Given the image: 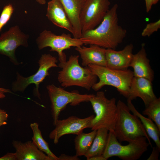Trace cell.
<instances>
[{
	"instance_id": "obj_1",
	"label": "cell",
	"mask_w": 160,
	"mask_h": 160,
	"mask_svg": "<svg viewBox=\"0 0 160 160\" xmlns=\"http://www.w3.org/2000/svg\"><path fill=\"white\" fill-rule=\"evenodd\" d=\"M118 8L117 4H115L98 26L82 33L80 39L84 44L115 49L123 42L127 31L119 24Z\"/></svg>"
},
{
	"instance_id": "obj_2",
	"label": "cell",
	"mask_w": 160,
	"mask_h": 160,
	"mask_svg": "<svg viewBox=\"0 0 160 160\" xmlns=\"http://www.w3.org/2000/svg\"><path fill=\"white\" fill-rule=\"evenodd\" d=\"M78 55H71L66 61L60 63L57 79L62 87L76 86L89 90L97 82V77L88 66L82 67L79 62Z\"/></svg>"
},
{
	"instance_id": "obj_3",
	"label": "cell",
	"mask_w": 160,
	"mask_h": 160,
	"mask_svg": "<svg viewBox=\"0 0 160 160\" xmlns=\"http://www.w3.org/2000/svg\"><path fill=\"white\" fill-rule=\"evenodd\" d=\"M116 105L117 114L113 132L119 141L129 142L144 136L152 146L150 138L139 119L130 113L127 105L122 101L119 100Z\"/></svg>"
},
{
	"instance_id": "obj_4",
	"label": "cell",
	"mask_w": 160,
	"mask_h": 160,
	"mask_svg": "<svg viewBox=\"0 0 160 160\" xmlns=\"http://www.w3.org/2000/svg\"><path fill=\"white\" fill-rule=\"evenodd\" d=\"M87 66L99 79L92 87L93 90L98 91L105 86H111L116 88L121 95L128 98L134 77L132 71L128 69H113L94 64H89Z\"/></svg>"
},
{
	"instance_id": "obj_5",
	"label": "cell",
	"mask_w": 160,
	"mask_h": 160,
	"mask_svg": "<svg viewBox=\"0 0 160 160\" xmlns=\"http://www.w3.org/2000/svg\"><path fill=\"white\" fill-rule=\"evenodd\" d=\"M89 102L95 114L91 121L90 128L97 130L104 128L109 131H113L117 114L116 98L108 99L104 92L100 91L94 94Z\"/></svg>"
},
{
	"instance_id": "obj_6",
	"label": "cell",
	"mask_w": 160,
	"mask_h": 160,
	"mask_svg": "<svg viewBox=\"0 0 160 160\" xmlns=\"http://www.w3.org/2000/svg\"><path fill=\"white\" fill-rule=\"evenodd\" d=\"M145 137H140L123 145L116 138L113 131H109L106 146L103 154L107 160L117 157L123 160H136L148 150L150 145Z\"/></svg>"
},
{
	"instance_id": "obj_7",
	"label": "cell",
	"mask_w": 160,
	"mask_h": 160,
	"mask_svg": "<svg viewBox=\"0 0 160 160\" xmlns=\"http://www.w3.org/2000/svg\"><path fill=\"white\" fill-rule=\"evenodd\" d=\"M46 88L51 102V114L54 126L59 119L60 112L67 105L75 106L82 102H89L94 95L80 94L76 90L68 92L53 84L47 85Z\"/></svg>"
},
{
	"instance_id": "obj_8",
	"label": "cell",
	"mask_w": 160,
	"mask_h": 160,
	"mask_svg": "<svg viewBox=\"0 0 160 160\" xmlns=\"http://www.w3.org/2000/svg\"><path fill=\"white\" fill-rule=\"evenodd\" d=\"M36 42L39 50L49 47L51 51L57 52L60 63L66 61V55L63 52L65 50L72 47L82 46L83 42L80 39L72 37L69 34L63 33L57 35L50 31L44 30L40 33L36 39Z\"/></svg>"
},
{
	"instance_id": "obj_9",
	"label": "cell",
	"mask_w": 160,
	"mask_h": 160,
	"mask_svg": "<svg viewBox=\"0 0 160 160\" xmlns=\"http://www.w3.org/2000/svg\"><path fill=\"white\" fill-rule=\"evenodd\" d=\"M57 57L49 54L41 55L38 61L39 67L36 73L28 77H24L18 73H17L16 80L12 84V89L14 92H23L31 84L35 85V95L40 98V94L39 91L40 84L45 78L49 75V69L52 67H58Z\"/></svg>"
},
{
	"instance_id": "obj_10",
	"label": "cell",
	"mask_w": 160,
	"mask_h": 160,
	"mask_svg": "<svg viewBox=\"0 0 160 160\" xmlns=\"http://www.w3.org/2000/svg\"><path fill=\"white\" fill-rule=\"evenodd\" d=\"M109 0H86L80 20L82 33L92 29L102 21L109 9Z\"/></svg>"
},
{
	"instance_id": "obj_11",
	"label": "cell",
	"mask_w": 160,
	"mask_h": 160,
	"mask_svg": "<svg viewBox=\"0 0 160 160\" xmlns=\"http://www.w3.org/2000/svg\"><path fill=\"white\" fill-rule=\"evenodd\" d=\"M28 36L21 31L18 25L10 27L0 36V53L9 57L14 64H19L15 55L20 46H28Z\"/></svg>"
},
{
	"instance_id": "obj_12",
	"label": "cell",
	"mask_w": 160,
	"mask_h": 160,
	"mask_svg": "<svg viewBox=\"0 0 160 160\" xmlns=\"http://www.w3.org/2000/svg\"><path fill=\"white\" fill-rule=\"evenodd\" d=\"M94 116L92 115L82 119L71 116L66 119H58L54 125V129L49 134V138L57 144L60 138L63 135L69 134L77 135L83 132L84 129L90 128L91 121Z\"/></svg>"
},
{
	"instance_id": "obj_13",
	"label": "cell",
	"mask_w": 160,
	"mask_h": 160,
	"mask_svg": "<svg viewBox=\"0 0 160 160\" xmlns=\"http://www.w3.org/2000/svg\"><path fill=\"white\" fill-rule=\"evenodd\" d=\"M134 46L132 44L127 45L120 51L106 49V66L111 69L124 70L129 67L132 56Z\"/></svg>"
},
{
	"instance_id": "obj_14",
	"label": "cell",
	"mask_w": 160,
	"mask_h": 160,
	"mask_svg": "<svg viewBox=\"0 0 160 160\" xmlns=\"http://www.w3.org/2000/svg\"><path fill=\"white\" fill-rule=\"evenodd\" d=\"M152 81L143 77H133L131 81L128 100L131 101L139 97L145 106L157 98L154 93Z\"/></svg>"
},
{
	"instance_id": "obj_15",
	"label": "cell",
	"mask_w": 160,
	"mask_h": 160,
	"mask_svg": "<svg viewBox=\"0 0 160 160\" xmlns=\"http://www.w3.org/2000/svg\"><path fill=\"white\" fill-rule=\"evenodd\" d=\"M46 16L54 25L67 30L74 36V28L59 0H51L48 2Z\"/></svg>"
},
{
	"instance_id": "obj_16",
	"label": "cell",
	"mask_w": 160,
	"mask_h": 160,
	"mask_svg": "<svg viewBox=\"0 0 160 160\" xmlns=\"http://www.w3.org/2000/svg\"><path fill=\"white\" fill-rule=\"evenodd\" d=\"M129 67L133 69L134 77L145 78L151 81L153 80L154 73L147 57L145 44H141L140 49L137 53L133 54Z\"/></svg>"
},
{
	"instance_id": "obj_17",
	"label": "cell",
	"mask_w": 160,
	"mask_h": 160,
	"mask_svg": "<svg viewBox=\"0 0 160 160\" xmlns=\"http://www.w3.org/2000/svg\"><path fill=\"white\" fill-rule=\"evenodd\" d=\"M75 49L80 55L81 64L85 67L89 64L106 66V49L95 45L89 47L81 46L76 47Z\"/></svg>"
},
{
	"instance_id": "obj_18",
	"label": "cell",
	"mask_w": 160,
	"mask_h": 160,
	"mask_svg": "<svg viewBox=\"0 0 160 160\" xmlns=\"http://www.w3.org/2000/svg\"><path fill=\"white\" fill-rule=\"evenodd\" d=\"M17 160H51L45 153L39 150L31 141L23 143L13 140Z\"/></svg>"
},
{
	"instance_id": "obj_19",
	"label": "cell",
	"mask_w": 160,
	"mask_h": 160,
	"mask_svg": "<svg viewBox=\"0 0 160 160\" xmlns=\"http://www.w3.org/2000/svg\"><path fill=\"white\" fill-rule=\"evenodd\" d=\"M74 28L73 37L80 39L82 34L80 14L86 0H59Z\"/></svg>"
},
{
	"instance_id": "obj_20",
	"label": "cell",
	"mask_w": 160,
	"mask_h": 160,
	"mask_svg": "<svg viewBox=\"0 0 160 160\" xmlns=\"http://www.w3.org/2000/svg\"><path fill=\"white\" fill-rule=\"evenodd\" d=\"M127 105L133 114L139 119L150 138L152 139L156 146L160 149V130L156 124L151 119L140 113L136 109L132 101L127 99Z\"/></svg>"
},
{
	"instance_id": "obj_21",
	"label": "cell",
	"mask_w": 160,
	"mask_h": 160,
	"mask_svg": "<svg viewBox=\"0 0 160 160\" xmlns=\"http://www.w3.org/2000/svg\"><path fill=\"white\" fill-rule=\"evenodd\" d=\"M108 132V129L104 128L97 130L90 148L84 156L87 160L95 156L103 155L107 143Z\"/></svg>"
},
{
	"instance_id": "obj_22",
	"label": "cell",
	"mask_w": 160,
	"mask_h": 160,
	"mask_svg": "<svg viewBox=\"0 0 160 160\" xmlns=\"http://www.w3.org/2000/svg\"><path fill=\"white\" fill-rule=\"evenodd\" d=\"M30 127L33 133L32 141L35 145L39 150L47 155L51 160H59L58 157L50 150L48 143L43 137L38 124L37 122L31 123L30 124Z\"/></svg>"
},
{
	"instance_id": "obj_23",
	"label": "cell",
	"mask_w": 160,
	"mask_h": 160,
	"mask_svg": "<svg viewBox=\"0 0 160 160\" xmlns=\"http://www.w3.org/2000/svg\"><path fill=\"white\" fill-rule=\"evenodd\" d=\"M88 133L83 132L76 135L74 141L76 155L81 156L84 155L90 148L95 136L97 130H92Z\"/></svg>"
},
{
	"instance_id": "obj_24",
	"label": "cell",
	"mask_w": 160,
	"mask_h": 160,
	"mask_svg": "<svg viewBox=\"0 0 160 160\" xmlns=\"http://www.w3.org/2000/svg\"><path fill=\"white\" fill-rule=\"evenodd\" d=\"M156 124L160 130V98L157 97L151 102L143 111Z\"/></svg>"
},
{
	"instance_id": "obj_25",
	"label": "cell",
	"mask_w": 160,
	"mask_h": 160,
	"mask_svg": "<svg viewBox=\"0 0 160 160\" xmlns=\"http://www.w3.org/2000/svg\"><path fill=\"white\" fill-rule=\"evenodd\" d=\"M14 10L12 5L9 4L3 8L0 16V32L10 18Z\"/></svg>"
},
{
	"instance_id": "obj_26",
	"label": "cell",
	"mask_w": 160,
	"mask_h": 160,
	"mask_svg": "<svg viewBox=\"0 0 160 160\" xmlns=\"http://www.w3.org/2000/svg\"><path fill=\"white\" fill-rule=\"evenodd\" d=\"M160 28V20L148 24L143 30L141 35L143 37H149Z\"/></svg>"
},
{
	"instance_id": "obj_27",
	"label": "cell",
	"mask_w": 160,
	"mask_h": 160,
	"mask_svg": "<svg viewBox=\"0 0 160 160\" xmlns=\"http://www.w3.org/2000/svg\"><path fill=\"white\" fill-rule=\"evenodd\" d=\"M160 151V149L157 146L154 147L153 148L152 153L147 159V160H158Z\"/></svg>"
},
{
	"instance_id": "obj_28",
	"label": "cell",
	"mask_w": 160,
	"mask_h": 160,
	"mask_svg": "<svg viewBox=\"0 0 160 160\" xmlns=\"http://www.w3.org/2000/svg\"><path fill=\"white\" fill-rule=\"evenodd\" d=\"M0 160H17V159L15 153H7L0 157Z\"/></svg>"
},
{
	"instance_id": "obj_29",
	"label": "cell",
	"mask_w": 160,
	"mask_h": 160,
	"mask_svg": "<svg viewBox=\"0 0 160 160\" xmlns=\"http://www.w3.org/2000/svg\"><path fill=\"white\" fill-rule=\"evenodd\" d=\"M59 160H79V158L76 155L73 156L61 154L58 157Z\"/></svg>"
},
{
	"instance_id": "obj_30",
	"label": "cell",
	"mask_w": 160,
	"mask_h": 160,
	"mask_svg": "<svg viewBox=\"0 0 160 160\" xmlns=\"http://www.w3.org/2000/svg\"><path fill=\"white\" fill-rule=\"evenodd\" d=\"M8 115L4 110L0 109V121H7Z\"/></svg>"
},
{
	"instance_id": "obj_31",
	"label": "cell",
	"mask_w": 160,
	"mask_h": 160,
	"mask_svg": "<svg viewBox=\"0 0 160 160\" xmlns=\"http://www.w3.org/2000/svg\"><path fill=\"white\" fill-rule=\"evenodd\" d=\"M146 11L148 12L151 10L152 4V0H145Z\"/></svg>"
},
{
	"instance_id": "obj_32",
	"label": "cell",
	"mask_w": 160,
	"mask_h": 160,
	"mask_svg": "<svg viewBox=\"0 0 160 160\" xmlns=\"http://www.w3.org/2000/svg\"><path fill=\"white\" fill-rule=\"evenodd\" d=\"M87 160H106V159L103 155H101L93 156L88 159Z\"/></svg>"
},
{
	"instance_id": "obj_33",
	"label": "cell",
	"mask_w": 160,
	"mask_h": 160,
	"mask_svg": "<svg viewBox=\"0 0 160 160\" xmlns=\"http://www.w3.org/2000/svg\"><path fill=\"white\" fill-rule=\"evenodd\" d=\"M0 92L4 93H12L11 91L9 89H6L2 87H0Z\"/></svg>"
},
{
	"instance_id": "obj_34",
	"label": "cell",
	"mask_w": 160,
	"mask_h": 160,
	"mask_svg": "<svg viewBox=\"0 0 160 160\" xmlns=\"http://www.w3.org/2000/svg\"><path fill=\"white\" fill-rule=\"evenodd\" d=\"M38 3L44 5L46 3V0H35Z\"/></svg>"
},
{
	"instance_id": "obj_35",
	"label": "cell",
	"mask_w": 160,
	"mask_h": 160,
	"mask_svg": "<svg viewBox=\"0 0 160 160\" xmlns=\"http://www.w3.org/2000/svg\"><path fill=\"white\" fill-rule=\"evenodd\" d=\"M5 97L4 93L0 92V99H3Z\"/></svg>"
},
{
	"instance_id": "obj_36",
	"label": "cell",
	"mask_w": 160,
	"mask_h": 160,
	"mask_svg": "<svg viewBox=\"0 0 160 160\" xmlns=\"http://www.w3.org/2000/svg\"><path fill=\"white\" fill-rule=\"evenodd\" d=\"M6 121H0V127L1 126L5 125L7 124Z\"/></svg>"
},
{
	"instance_id": "obj_37",
	"label": "cell",
	"mask_w": 160,
	"mask_h": 160,
	"mask_svg": "<svg viewBox=\"0 0 160 160\" xmlns=\"http://www.w3.org/2000/svg\"><path fill=\"white\" fill-rule=\"evenodd\" d=\"M159 0H152V4L153 5L155 4H156L159 1Z\"/></svg>"
}]
</instances>
